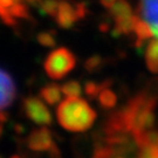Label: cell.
Segmentation results:
<instances>
[{
	"label": "cell",
	"instance_id": "6da1fadb",
	"mask_svg": "<svg viewBox=\"0 0 158 158\" xmlns=\"http://www.w3.org/2000/svg\"><path fill=\"white\" fill-rule=\"evenodd\" d=\"M141 155L138 136L128 129L118 110L110 114L102 131L95 136L91 158H141Z\"/></svg>",
	"mask_w": 158,
	"mask_h": 158
},
{
	"label": "cell",
	"instance_id": "7a4b0ae2",
	"mask_svg": "<svg viewBox=\"0 0 158 158\" xmlns=\"http://www.w3.org/2000/svg\"><path fill=\"white\" fill-rule=\"evenodd\" d=\"M158 103V81L132 96L123 108L118 109L124 124L139 136L155 129L156 108Z\"/></svg>",
	"mask_w": 158,
	"mask_h": 158
},
{
	"label": "cell",
	"instance_id": "3957f363",
	"mask_svg": "<svg viewBox=\"0 0 158 158\" xmlns=\"http://www.w3.org/2000/svg\"><path fill=\"white\" fill-rule=\"evenodd\" d=\"M59 124L72 132H85L96 119L95 110L81 97H66L56 109Z\"/></svg>",
	"mask_w": 158,
	"mask_h": 158
},
{
	"label": "cell",
	"instance_id": "277c9868",
	"mask_svg": "<svg viewBox=\"0 0 158 158\" xmlns=\"http://www.w3.org/2000/svg\"><path fill=\"white\" fill-rule=\"evenodd\" d=\"M76 57L66 47L52 51L44 62L46 74L53 80H61L75 68Z\"/></svg>",
	"mask_w": 158,
	"mask_h": 158
},
{
	"label": "cell",
	"instance_id": "5b68a950",
	"mask_svg": "<svg viewBox=\"0 0 158 158\" xmlns=\"http://www.w3.org/2000/svg\"><path fill=\"white\" fill-rule=\"evenodd\" d=\"M110 14L115 21L113 28L115 36L127 35L132 32L135 14L132 13V8L128 0H117V2L110 10Z\"/></svg>",
	"mask_w": 158,
	"mask_h": 158
},
{
	"label": "cell",
	"instance_id": "8992f818",
	"mask_svg": "<svg viewBox=\"0 0 158 158\" xmlns=\"http://www.w3.org/2000/svg\"><path fill=\"white\" fill-rule=\"evenodd\" d=\"M85 2L72 4L67 0L60 1V6L55 15L56 23L63 29H70L79 20L83 19L87 14Z\"/></svg>",
	"mask_w": 158,
	"mask_h": 158
},
{
	"label": "cell",
	"instance_id": "52a82bcc",
	"mask_svg": "<svg viewBox=\"0 0 158 158\" xmlns=\"http://www.w3.org/2000/svg\"><path fill=\"white\" fill-rule=\"evenodd\" d=\"M23 111L29 121L38 125H51L53 122L51 111L36 96H28L23 98Z\"/></svg>",
	"mask_w": 158,
	"mask_h": 158
},
{
	"label": "cell",
	"instance_id": "ba28073f",
	"mask_svg": "<svg viewBox=\"0 0 158 158\" xmlns=\"http://www.w3.org/2000/svg\"><path fill=\"white\" fill-rule=\"evenodd\" d=\"M26 144L29 150L35 152H51L52 149L55 147L52 132L45 127L33 130L27 137Z\"/></svg>",
	"mask_w": 158,
	"mask_h": 158
},
{
	"label": "cell",
	"instance_id": "9c48e42d",
	"mask_svg": "<svg viewBox=\"0 0 158 158\" xmlns=\"http://www.w3.org/2000/svg\"><path fill=\"white\" fill-rule=\"evenodd\" d=\"M1 110L4 111L6 108L11 107L14 100L17 98V85L11 74L5 68H1Z\"/></svg>",
	"mask_w": 158,
	"mask_h": 158
},
{
	"label": "cell",
	"instance_id": "30bf717a",
	"mask_svg": "<svg viewBox=\"0 0 158 158\" xmlns=\"http://www.w3.org/2000/svg\"><path fill=\"white\" fill-rule=\"evenodd\" d=\"M137 14L147 21L158 36V0H141L137 7Z\"/></svg>",
	"mask_w": 158,
	"mask_h": 158
},
{
	"label": "cell",
	"instance_id": "8fae6325",
	"mask_svg": "<svg viewBox=\"0 0 158 158\" xmlns=\"http://www.w3.org/2000/svg\"><path fill=\"white\" fill-rule=\"evenodd\" d=\"M132 33L136 36V46L137 48H141L144 45V42H147L148 40L151 39L153 34L152 28L150 27V25L139 17L138 14H135L134 17V26H132Z\"/></svg>",
	"mask_w": 158,
	"mask_h": 158
},
{
	"label": "cell",
	"instance_id": "7c38bea8",
	"mask_svg": "<svg viewBox=\"0 0 158 158\" xmlns=\"http://www.w3.org/2000/svg\"><path fill=\"white\" fill-rule=\"evenodd\" d=\"M144 56L148 69L151 73L158 74V39L149 41Z\"/></svg>",
	"mask_w": 158,
	"mask_h": 158
},
{
	"label": "cell",
	"instance_id": "4fadbf2b",
	"mask_svg": "<svg viewBox=\"0 0 158 158\" xmlns=\"http://www.w3.org/2000/svg\"><path fill=\"white\" fill-rule=\"evenodd\" d=\"M61 87L56 83H49L40 90V97L49 106H55L61 100Z\"/></svg>",
	"mask_w": 158,
	"mask_h": 158
},
{
	"label": "cell",
	"instance_id": "5bb4252c",
	"mask_svg": "<svg viewBox=\"0 0 158 158\" xmlns=\"http://www.w3.org/2000/svg\"><path fill=\"white\" fill-rule=\"evenodd\" d=\"M109 85H110V82L106 87H103V89L98 93V95L96 97L98 104L103 109H113L117 103V96L109 88Z\"/></svg>",
	"mask_w": 158,
	"mask_h": 158
},
{
	"label": "cell",
	"instance_id": "9a60e30c",
	"mask_svg": "<svg viewBox=\"0 0 158 158\" xmlns=\"http://www.w3.org/2000/svg\"><path fill=\"white\" fill-rule=\"evenodd\" d=\"M39 11L42 15H49L55 18L60 6L59 0H42L39 2Z\"/></svg>",
	"mask_w": 158,
	"mask_h": 158
},
{
	"label": "cell",
	"instance_id": "2e32d148",
	"mask_svg": "<svg viewBox=\"0 0 158 158\" xmlns=\"http://www.w3.org/2000/svg\"><path fill=\"white\" fill-rule=\"evenodd\" d=\"M61 90L66 97H80L82 94V85H80L79 81L70 80L61 85Z\"/></svg>",
	"mask_w": 158,
	"mask_h": 158
},
{
	"label": "cell",
	"instance_id": "e0dca14e",
	"mask_svg": "<svg viewBox=\"0 0 158 158\" xmlns=\"http://www.w3.org/2000/svg\"><path fill=\"white\" fill-rule=\"evenodd\" d=\"M109 82L110 81H104V82L98 83V82H95V81H88L85 85V94L89 96V97H91V98H96L97 95H98V93L103 89V87H106Z\"/></svg>",
	"mask_w": 158,
	"mask_h": 158
},
{
	"label": "cell",
	"instance_id": "ac0fdd59",
	"mask_svg": "<svg viewBox=\"0 0 158 158\" xmlns=\"http://www.w3.org/2000/svg\"><path fill=\"white\" fill-rule=\"evenodd\" d=\"M103 57L101 55H93L88 57L85 62V68L88 73H95L97 70H100L103 67Z\"/></svg>",
	"mask_w": 158,
	"mask_h": 158
},
{
	"label": "cell",
	"instance_id": "d6986e66",
	"mask_svg": "<svg viewBox=\"0 0 158 158\" xmlns=\"http://www.w3.org/2000/svg\"><path fill=\"white\" fill-rule=\"evenodd\" d=\"M38 42L44 47H54L56 45V38L54 32L45 31V32H40L36 36Z\"/></svg>",
	"mask_w": 158,
	"mask_h": 158
},
{
	"label": "cell",
	"instance_id": "ffe728a7",
	"mask_svg": "<svg viewBox=\"0 0 158 158\" xmlns=\"http://www.w3.org/2000/svg\"><path fill=\"white\" fill-rule=\"evenodd\" d=\"M141 158H158V149L143 147Z\"/></svg>",
	"mask_w": 158,
	"mask_h": 158
},
{
	"label": "cell",
	"instance_id": "44dd1931",
	"mask_svg": "<svg viewBox=\"0 0 158 158\" xmlns=\"http://www.w3.org/2000/svg\"><path fill=\"white\" fill-rule=\"evenodd\" d=\"M19 1H23V0H0V10L7 8V7L14 5Z\"/></svg>",
	"mask_w": 158,
	"mask_h": 158
},
{
	"label": "cell",
	"instance_id": "7402d4cb",
	"mask_svg": "<svg viewBox=\"0 0 158 158\" xmlns=\"http://www.w3.org/2000/svg\"><path fill=\"white\" fill-rule=\"evenodd\" d=\"M100 1V4H101L104 8H107V10H111L114 7V5L117 2V0H98Z\"/></svg>",
	"mask_w": 158,
	"mask_h": 158
},
{
	"label": "cell",
	"instance_id": "603a6c76",
	"mask_svg": "<svg viewBox=\"0 0 158 158\" xmlns=\"http://www.w3.org/2000/svg\"><path fill=\"white\" fill-rule=\"evenodd\" d=\"M26 1H28L29 4H38V5H39V2L42 1V0H26Z\"/></svg>",
	"mask_w": 158,
	"mask_h": 158
}]
</instances>
